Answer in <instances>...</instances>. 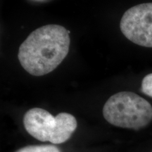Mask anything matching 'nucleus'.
Segmentation results:
<instances>
[{"label": "nucleus", "mask_w": 152, "mask_h": 152, "mask_svg": "<svg viewBox=\"0 0 152 152\" xmlns=\"http://www.w3.org/2000/svg\"><path fill=\"white\" fill-rule=\"evenodd\" d=\"M24 128L28 133L42 142L54 144L68 140L77 126L76 118L71 114L62 112L54 116L40 108H33L23 117Z\"/></svg>", "instance_id": "3"}, {"label": "nucleus", "mask_w": 152, "mask_h": 152, "mask_svg": "<svg viewBox=\"0 0 152 152\" xmlns=\"http://www.w3.org/2000/svg\"><path fill=\"white\" fill-rule=\"evenodd\" d=\"M15 152H61L60 149L52 144L29 145L17 150Z\"/></svg>", "instance_id": "5"}, {"label": "nucleus", "mask_w": 152, "mask_h": 152, "mask_svg": "<svg viewBox=\"0 0 152 152\" xmlns=\"http://www.w3.org/2000/svg\"><path fill=\"white\" fill-rule=\"evenodd\" d=\"M121 32L132 42L152 48V3H143L128 9L120 23Z\"/></svg>", "instance_id": "4"}, {"label": "nucleus", "mask_w": 152, "mask_h": 152, "mask_svg": "<svg viewBox=\"0 0 152 152\" xmlns=\"http://www.w3.org/2000/svg\"><path fill=\"white\" fill-rule=\"evenodd\" d=\"M70 44L69 31L64 26L55 24L42 26L32 32L21 44L18 60L30 75H47L65 59Z\"/></svg>", "instance_id": "1"}, {"label": "nucleus", "mask_w": 152, "mask_h": 152, "mask_svg": "<svg viewBox=\"0 0 152 152\" xmlns=\"http://www.w3.org/2000/svg\"><path fill=\"white\" fill-rule=\"evenodd\" d=\"M141 91L144 94L152 97V73L148 74L142 80Z\"/></svg>", "instance_id": "6"}, {"label": "nucleus", "mask_w": 152, "mask_h": 152, "mask_svg": "<svg viewBox=\"0 0 152 152\" xmlns=\"http://www.w3.org/2000/svg\"><path fill=\"white\" fill-rule=\"evenodd\" d=\"M104 118L119 128L140 130L152 121V106L148 101L131 92L112 95L103 107Z\"/></svg>", "instance_id": "2"}]
</instances>
